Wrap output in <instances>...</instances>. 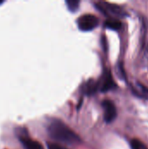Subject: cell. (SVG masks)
<instances>
[{"mask_svg":"<svg viewBox=\"0 0 148 149\" xmlns=\"http://www.w3.org/2000/svg\"><path fill=\"white\" fill-rule=\"evenodd\" d=\"M47 133L49 136L58 142L67 145L78 144L80 138L65 123L58 119H52L47 125Z\"/></svg>","mask_w":148,"mask_h":149,"instance_id":"obj_1","label":"cell"},{"mask_svg":"<svg viewBox=\"0 0 148 149\" xmlns=\"http://www.w3.org/2000/svg\"><path fill=\"white\" fill-rule=\"evenodd\" d=\"M94 5L98 10L102 12L105 16L110 17V19H120L127 16V12L124 10V8L114 3L97 2L94 3Z\"/></svg>","mask_w":148,"mask_h":149,"instance_id":"obj_2","label":"cell"},{"mask_svg":"<svg viewBox=\"0 0 148 149\" xmlns=\"http://www.w3.org/2000/svg\"><path fill=\"white\" fill-rule=\"evenodd\" d=\"M99 24V18L92 14H85L81 16L77 19V24L80 31H93Z\"/></svg>","mask_w":148,"mask_h":149,"instance_id":"obj_3","label":"cell"},{"mask_svg":"<svg viewBox=\"0 0 148 149\" xmlns=\"http://www.w3.org/2000/svg\"><path fill=\"white\" fill-rule=\"evenodd\" d=\"M98 85H99V91L101 93H107L118 87L110 71L106 68L104 69L103 74L101 75L100 79L98 80Z\"/></svg>","mask_w":148,"mask_h":149,"instance_id":"obj_4","label":"cell"},{"mask_svg":"<svg viewBox=\"0 0 148 149\" xmlns=\"http://www.w3.org/2000/svg\"><path fill=\"white\" fill-rule=\"evenodd\" d=\"M101 106L104 110V120L107 124L112 123L117 117V109L114 103L109 100L102 101Z\"/></svg>","mask_w":148,"mask_h":149,"instance_id":"obj_5","label":"cell"},{"mask_svg":"<svg viewBox=\"0 0 148 149\" xmlns=\"http://www.w3.org/2000/svg\"><path fill=\"white\" fill-rule=\"evenodd\" d=\"M81 91L86 96H92V95L95 94L97 92H99L98 81L92 79H89L88 81H86L83 84Z\"/></svg>","mask_w":148,"mask_h":149,"instance_id":"obj_6","label":"cell"},{"mask_svg":"<svg viewBox=\"0 0 148 149\" xmlns=\"http://www.w3.org/2000/svg\"><path fill=\"white\" fill-rule=\"evenodd\" d=\"M131 90H132V93L135 96L140 99L148 100V88L147 86H145L143 84L137 82L135 85L131 86Z\"/></svg>","mask_w":148,"mask_h":149,"instance_id":"obj_7","label":"cell"},{"mask_svg":"<svg viewBox=\"0 0 148 149\" xmlns=\"http://www.w3.org/2000/svg\"><path fill=\"white\" fill-rule=\"evenodd\" d=\"M19 140L24 149H44L39 142L28 138L27 136H20Z\"/></svg>","mask_w":148,"mask_h":149,"instance_id":"obj_8","label":"cell"},{"mask_svg":"<svg viewBox=\"0 0 148 149\" xmlns=\"http://www.w3.org/2000/svg\"><path fill=\"white\" fill-rule=\"evenodd\" d=\"M104 26L109 30H113V31H119L120 30L122 24L119 19H107L105 21L104 23Z\"/></svg>","mask_w":148,"mask_h":149,"instance_id":"obj_9","label":"cell"},{"mask_svg":"<svg viewBox=\"0 0 148 149\" xmlns=\"http://www.w3.org/2000/svg\"><path fill=\"white\" fill-rule=\"evenodd\" d=\"M67 9L71 11V12H76L79 9V3L80 1L79 0H66L65 1Z\"/></svg>","mask_w":148,"mask_h":149,"instance_id":"obj_10","label":"cell"},{"mask_svg":"<svg viewBox=\"0 0 148 149\" xmlns=\"http://www.w3.org/2000/svg\"><path fill=\"white\" fill-rule=\"evenodd\" d=\"M130 147L131 149H148V148L140 141L134 139L130 141Z\"/></svg>","mask_w":148,"mask_h":149,"instance_id":"obj_11","label":"cell"},{"mask_svg":"<svg viewBox=\"0 0 148 149\" xmlns=\"http://www.w3.org/2000/svg\"><path fill=\"white\" fill-rule=\"evenodd\" d=\"M47 148L48 149H65L62 148L61 146L55 144V143H51V142H47Z\"/></svg>","mask_w":148,"mask_h":149,"instance_id":"obj_12","label":"cell"}]
</instances>
